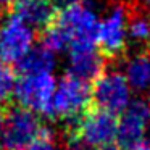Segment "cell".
<instances>
[{
    "label": "cell",
    "mask_w": 150,
    "mask_h": 150,
    "mask_svg": "<svg viewBox=\"0 0 150 150\" xmlns=\"http://www.w3.org/2000/svg\"><path fill=\"white\" fill-rule=\"evenodd\" d=\"M42 129V120L36 115V111L21 105L11 107L5 111L0 142L5 150H24L36 137H39Z\"/></svg>",
    "instance_id": "obj_5"
},
{
    "label": "cell",
    "mask_w": 150,
    "mask_h": 150,
    "mask_svg": "<svg viewBox=\"0 0 150 150\" xmlns=\"http://www.w3.org/2000/svg\"><path fill=\"white\" fill-rule=\"evenodd\" d=\"M89 105H91L89 82L66 73L53 91V120L60 118L63 121L73 123L87 110Z\"/></svg>",
    "instance_id": "obj_4"
},
{
    "label": "cell",
    "mask_w": 150,
    "mask_h": 150,
    "mask_svg": "<svg viewBox=\"0 0 150 150\" xmlns=\"http://www.w3.org/2000/svg\"><path fill=\"white\" fill-rule=\"evenodd\" d=\"M57 66L55 52L47 47H31L26 55L16 62V68L20 74H33V73H52Z\"/></svg>",
    "instance_id": "obj_13"
},
{
    "label": "cell",
    "mask_w": 150,
    "mask_h": 150,
    "mask_svg": "<svg viewBox=\"0 0 150 150\" xmlns=\"http://www.w3.org/2000/svg\"><path fill=\"white\" fill-rule=\"evenodd\" d=\"M55 86V78L52 73L21 74V79L15 84L13 95L18 105L29 108L40 116L53 121L52 98Z\"/></svg>",
    "instance_id": "obj_2"
},
{
    "label": "cell",
    "mask_w": 150,
    "mask_h": 150,
    "mask_svg": "<svg viewBox=\"0 0 150 150\" xmlns=\"http://www.w3.org/2000/svg\"><path fill=\"white\" fill-rule=\"evenodd\" d=\"M16 0H0V8H4V10H8V8L13 7V4Z\"/></svg>",
    "instance_id": "obj_18"
},
{
    "label": "cell",
    "mask_w": 150,
    "mask_h": 150,
    "mask_svg": "<svg viewBox=\"0 0 150 150\" xmlns=\"http://www.w3.org/2000/svg\"><path fill=\"white\" fill-rule=\"evenodd\" d=\"M63 150H94V147H91L89 144L82 142L81 139L74 136H68V142H66Z\"/></svg>",
    "instance_id": "obj_17"
},
{
    "label": "cell",
    "mask_w": 150,
    "mask_h": 150,
    "mask_svg": "<svg viewBox=\"0 0 150 150\" xmlns=\"http://www.w3.org/2000/svg\"><path fill=\"white\" fill-rule=\"evenodd\" d=\"M50 0H16L13 4V13H16L31 28L42 31L53 20L57 11Z\"/></svg>",
    "instance_id": "obj_11"
},
{
    "label": "cell",
    "mask_w": 150,
    "mask_h": 150,
    "mask_svg": "<svg viewBox=\"0 0 150 150\" xmlns=\"http://www.w3.org/2000/svg\"><path fill=\"white\" fill-rule=\"evenodd\" d=\"M92 82L91 103L95 108L120 115L132 100V89L121 71H103Z\"/></svg>",
    "instance_id": "obj_6"
},
{
    "label": "cell",
    "mask_w": 150,
    "mask_h": 150,
    "mask_svg": "<svg viewBox=\"0 0 150 150\" xmlns=\"http://www.w3.org/2000/svg\"><path fill=\"white\" fill-rule=\"evenodd\" d=\"M118 118L100 108H87L69 126L68 136H74L94 149H102L116 140Z\"/></svg>",
    "instance_id": "obj_3"
},
{
    "label": "cell",
    "mask_w": 150,
    "mask_h": 150,
    "mask_svg": "<svg viewBox=\"0 0 150 150\" xmlns=\"http://www.w3.org/2000/svg\"><path fill=\"white\" fill-rule=\"evenodd\" d=\"M129 10L124 4H113L98 21L97 47L105 57H120L127 45Z\"/></svg>",
    "instance_id": "obj_7"
},
{
    "label": "cell",
    "mask_w": 150,
    "mask_h": 150,
    "mask_svg": "<svg viewBox=\"0 0 150 150\" xmlns=\"http://www.w3.org/2000/svg\"><path fill=\"white\" fill-rule=\"evenodd\" d=\"M137 5H140V8L150 11V0H137Z\"/></svg>",
    "instance_id": "obj_21"
},
{
    "label": "cell",
    "mask_w": 150,
    "mask_h": 150,
    "mask_svg": "<svg viewBox=\"0 0 150 150\" xmlns=\"http://www.w3.org/2000/svg\"><path fill=\"white\" fill-rule=\"evenodd\" d=\"M24 150H62V149H60L57 132L53 129H49L47 126H44L39 137H36Z\"/></svg>",
    "instance_id": "obj_16"
},
{
    "label": "cell",
    "mask_w": 150,
    "mask_h": 150,
    "mask_svg": "<svg viewBox=\"0 0 150 150\" xmlns=\"http://www.w3.org/2000/svg\"><path fill=\"white\" fill-rule=\"evenodd\" d=\"M105 71V55L97 47L69 50L68 73L86 82H92L100 73Z\"/></svg>",
    "instance_id": "obj_10"
},
{
    "label": "cell",
    "mask_w": 150,
    "mask_h": 150,
    "mask_svg": "<svg viewBox=\"0 0 150 150\" xmlns=\"http://www.w3.org/2000/svg\"><path fill=\"white\" fill-rule=\"evenodd\" d=\"M52 23L68 39V50L97 47V5L94 0H73L57 8Z\"/></svg>",
    "instance_id": "obj_1"
},
{
    "label": "cell",
    "mask_w": 150,
    "mask_h": 150,
    "mask_svg": "<svg viewBox=\"0 0 150 150\" xmlns=\"http://www.w3.org/2000/svg\"><path fill=\"white\" fill-rule=\"evenodd\" d=\"M100 150H123L121 147H116V145H113V144H110V145H105V147H102Z\"/></svg>",
    "instance_id": "obj_22"
},
{
    "label": "cell",
    "mask_w": 150,
    "mask_h": 150,
    "mask_svg": "<svg viewBox=\"0 0 150 150\" xmlns=\"http://www.w3.org/2000/svg\"><path fill=\"white\" fill-rule=\"evenodd\" d=\"M131 150H150V144L144 140V142H140L139 145H136L134 149H131Z\"/></svg>",
    "instance_id": "obj_20"
},
{
    "label": "cell",
    "mask_w": 150,
    "mask_h": 150,
    "mask_svg": "<svg viewBox=\"0 0 150 150\" xmlns=\"http://www.w3.org/2000/svg\"><path fill=\"white\" fill-rule=\"evenodd\" d=\"M16 84V73L8 63L0 60V105L11 98Z\"/></svg>",
    "instance_id": "obj_15"
},
{
    "label": "cell",
    "mask_w": 150,
    "mask_h": 150,
    "mask_svg": "<svg viewBox=\"0 0 150 150\" xmlns=\"http://www.w3.org/2000/svg\"><path fill=\"white\" fill-rule=\"evenodd\" d=\"M150 37V20L144 13H136L129 16L127 23V39L136 44H144Z\"/></svg>",
    "instance_id": "obj_14"
},
{
    "label": "cell",
    "mask_w": 150,
    "mask_h": 150,
    "mask_svg": "<svg viewBox=\"0 0 150 150\" xmlns=\"http://www.w3.org/2000/svg\"><path fill=\"white\" fill-rule=\"evenodd\" d=\"M123 74L136 92L150 91V52H136L124 62Z\"/></svg>",
    "instance_id": "obj_12"
},
{
    "label": "cell",
    "mask_w": 150,
    "mask_h": 150,
    "mask_svg": "<svg viewBox=\"0 0 150 150\" xmlns=\"http://www.w3.org/2000/svg\"><path fill=\"white\" fill-rule=\"evenodd\" d=\"M58 5H65V4H69V2H73V0H55Z\"/></svg>",
    "instance_id": "obj_23"
},
{
    "label": "cell",
    "mask_w": 150,
    "mask_h": 150,
    "mask_svg": "<svg viewBox=\"0 0 150 150\" xmlns=\"http://www.w3.org/2000/svg\"><path fill=\"white\" fill-rule=\"evenodd\" d=\"M4 120H5V110L0 105V139H2V131H4Z\"/></svg>",
    "instance_id": "obj_19"
},
{
    "label": "cell",
    "mask_w": 150,
    "mask_h": 150,
    "mask_svg": "<svg viewBox=\"0 0 150 150\" xmlns=\"http://www.w3.org/2000/svg\"><path fill=\"white\" fill-rule=\"evenodd\" d=\"M120 115L116 140L123 150H131L145 140L150 129V100L132 98Z\"/></svg>",
    "instance_id": "obj_8"
},
{
    "label": "cell",
    "mask_w": 150,
    "mask_h": 150,
    "mask_svg": "<svg viewBox=\"0 0 150 150\" xmlns=\"http://www.w3.org/2000/svg\"><path fill=\"white\" fill-rule=\"evenodd\" d=\"M36 33L16 13H11L0 24V60L8 65L16 63L33 47Z\"/></svg>",
    "instance_id": "obj_9"
},
{
    "label": "cell",
    "mask_w": 150,
    "mask_h": 150,
    "mask_svg": "<svg viewBox=\"0 0 150 150\" xmlns=\"http://www.w3.org/2000/svg\"><path fill=\"white\" fill-rule=\"evenodd\" d=\"M149 42H150V37H149Z\"/></svg>",
    "instance_id": "obj_24"
}]
</instances>
